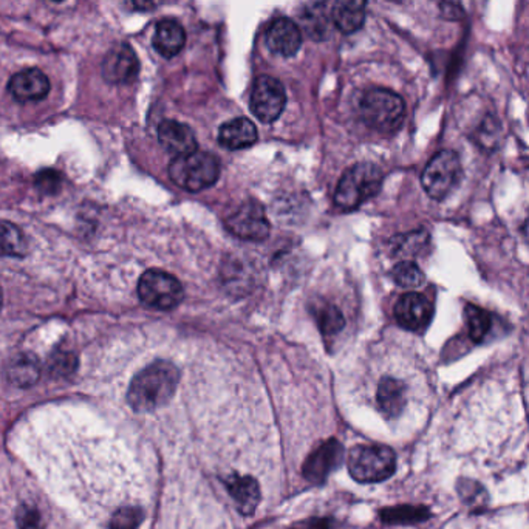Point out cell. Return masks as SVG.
Instances as JSON below:
<instances>
[{
	"mask_svg": "<svg viewBox=\"0 0 529 529\" xmlns=\"http://www.w3.org/2000/svg\"><path fill=\"white\" fill-rule=\"evenodd\" d=\"M225 486L228 489V494L237 505L238 511L244 515H253L262 500V491L260 485L255 478L249 476H240L233 474L225 480Z\"/></svg>",
	"mask_w": 529,
	"mask_h": 529,
	"instance_id": "obj_16",
	"label": "cell"
},
{
	"mask_svg": "<svg viewBox=\"0 0 529 529\" xmlns=\"http://www.w3.org/2000/svg\"><path fill=\"white\" fill-rule=\"evenodd\" d=\"M332 19L342 33H355L364 25L365 0H336Z\"/></svg>",
	"mask_w": 529,
	"mask_h": 529,
	"instance_id": "obj_20",
	"label": "cell"
},
{
	"mask_svg": "<svg viewBox=\"0 0 529 529\" xmlns=\"http://www.w3.org/2000/svg\"><path fill=\"white\" fill-rule=\"evenodd\" d=\"M342 460V446L336 439H330L319 446L303 463V476L308 482L323 483Z\"/></svg>",
	"mask_w": 529,
	"mask_h": 529,
	"instance_id": "obj_12",
	"label": "cell"
},
{
	"mask_svg": "<svg viewBox=\"0 0 529 529\" xmlns=\"http://www.w3.org/2000/svg\"><path fill=\"white\" fill-rule=\"evenodd\" d=\"M27 253V240L21 229L10 222H0V255H21Z\"/></svg>",
	"mask_w": 529,
	"mask_h": 529,
	"instance_id": "obj_23",
	"label": "cell"
},
{
	"mask_svg": "<svg viewBox=\"0 0 529 529\" xmlns=\"http://www.w3.org/2000/svg\"><path fill=\"white\" fill-rule=\"evenodd\" d=\"M382 172L371 163H360L345 170L341 177L334 203L342 211L358 209L365 201L375 197L382 186Z\"/></svg>",
	"mask_w": 529,
	"mask_h": 529,
	"instance_id": "obj_2",
	"label": "cell"
},
{
	"mask_svg": "<svg viewBox=\"0 0 529 529\" xmlns=\"http://www.w3.org/2000/svg\"><path fill=\"white\" fill-rule=\"evenodd\" d=\"M53 2H63V0H53Z\"/></svg>",
	"mask_w": 529,
	"mask_h": 529,
	"instance_id": "obj_34",
	"label": "cell"
},
{
	"mask_svg": "<svg viewBox=\"0 0 529 529\" xmlns=\"http://www.w3.org/2000/svg\"><path fill=\"white\" fill-rule=\"evenodd\" d=\"M381 517L386 524H417L429 517V511L419 506H398V508L382 511Z\"/></svg>",
	"mask_w": 529,
	"mask_h": 529,
	"instance_id": "obj_26",
	"label": "cell"
},
{
	"mask_svg": "<svg viewBox=\"0 0 529 529\" xmlns=\"http://www.w3.org/2000/svg\"><path fill=\"white\" fill-rule=\"evenodd\" d=\"M430 237L426 229L402 234L392 238V255L404 260L415 259L429 248Z\"/></svg>",
	"mask_w": 529,
	"mask_h": 529,
	"instance_id": "obj_21",
	"label": "cell"
},
{
	"mask_svg": "<svg viewBox=\"0 0 529 529\" xmlns=\"http://www.w3.org/2000/svg\"><path fill=\"white\" fill-rule=\"evenodd\" d=\"M41 376V362L32 353H24L13 360L8 369L10 381L17 387H30Z\"/></svg>",
	"mask_w": 529,
	"mask_h": 529,
	"instance_id": "obj_22",
	"label": "cell"
},
{
	"mask_svg": "<svg viewBox=\"0 0 529 529\" xmlns=\"http://www.w3.org/2000/svg\"><path fill=\"white\" fill-rule=\"evenodd\" d=\"M78 365L76 356L69 351H59L52 358L50 362V370L53 371L54 375H69L74 371Z\"/></svg>",
	"mask_w": 529,
	"mask_h": 529,
	"instance_id": "obj_31",
	"label": "cell"
},
{
	"mask_svg": "<svg viewBox=\"0 0 529 529\" xmlns=\"http://www.w3.org/2000/svg\"><path fill=\"white\" fill-rule=\"evenodd\" d=\"M154 48L165 58H174L186 43L185 28L174 19H165L155 28Z\"/></svg>",
	"mask_w": 529,
	"mask_h": 529,
	"instance_id": "obj_19",
	"label": "cell"
},
{
	"mask_svg": "<svg viewBox=\"0 0 529 529\" xmlns=\"http://www.w3.org/2000/svg\"><path fill=\"white\" fill-rule=\"evenodd\" d=\"M302 43L301 30L294 22L281 17L271 24L266 32V45L271 52L281 56H293L299 52Z\"/></svg>",
	"mask_w": 529,
	"mask_h": 529,
	"instance_id": "obj_14",
	"label": "cell"
},
{
	"mask_svg": "<svg viewBox=\"0 0 529 529\" xmlns=\"http://www.w3.org/2000/svg\"><path fill=\"white\" fill-rule=\"evenodd\" d=\"M0 307H2V293H0Z\"/></svg>",
	"mask_w": 529,
	"mask_h": 529,
	"instance_id": "obj_33",
	"label": "cell"
},
{
	"mask_svg": "<svg viewBox=\"0 0 529 529\" xmlns=\"http://www.w3.org/2000/svg\"><path fill=\"white\" fill-rule=\"evenodd\" d=\"M347 466L356 482L380 483L395 472L397 457L387 446L360 445L350 450Z\"/></svg>",
	"mask_w": 529,
	"mask_h": 529,
	"instance_id": "obj_5",
	"label": "cell"
},
{
	"mask_svg": "<svg viewBox=\"0 0 529 529\" xmlns=\"http://www.w3.org/2000/svg\"><path fill=\"white\" fill-rule=\"evenodd\" d=\"M138 296L144 305L168 312L183 301L185 292L174 275L166 271L149 270L138 282Z\"/></svg>",
	"mask_w": 529,
	"mask_h": 529,
	"instance_id": "obj_6",
	"label": "cell"
},
{
	"mask_svg": "<svg viewBox=\"0 0 529 529\" xmlns=\"http://www.w3.org/2000/svg\"><path fill=\"white\" fill-rule=\"evenodd\" d=\"M226 226L236 237L244 240H264L270 236V222L259 201H245L226 220Z\"/></svg>",
	"mask_w": 529,
	"mask_h": 529,
	"instance_id": "obj_8",
	"label": "cell"
},
{
	"mask_svg": "<svg viewBox=\"0 0 529 529\" xmlns=\"http://www.w3.org/2000/svg\"><path fill=\"white\" fill-rule=\"evenodd\" d=\"M432 303L419 293H406L395 305V319L406 330L418 332L432 319Z\"/></svg>",
	"mask_w": 529,
	"mask_h": 529,
	"instance_id": "obj_11",
	"label": "cell"
},
{
	"mask_svg": "<svg viewBox=\"0 0 529 529\" xmlns=\"http://www.w3.org/2000/svg\"><path fill=\"white\" fill-rule=\"evenodd\" d=\"M170 180L189 192L203 191L216 185L220 175V161L209 152L175 157L169 166Z\"/></svg>",
	"mask_w": 529,
	"mask_h": 529,
	"instance_id": "obj_4",
	"label": "cell"
},
{
	"mask_svg": "<svg viewBox=\"0 0 529 529\" xmlns=\"http://www.w3.org/2000/svg\"><path fill=\"white\" fill-rule=\"evenodd\" d=\"M139 63L128 43H120L109 50L102 63V76L111 84H129L138 76Z\"/></svg>",
	"mask_w": 529,
	"mask_h": 529,
	"instance_id": "obj_10",
	"label": "cell"
},
{
	"mask_svg": "<svg viewBox=\"0 0 529 529\" xmlns=\"http://www.w3.org/2000/svg\"><path fill=\"white\" fill-rule=\"evenodd\" d=\"M16 522L19 529H47L43 514L30 503H22L17 508Z\"/></svg>",
	"mask_w": 529,
	"mask_h": 529,
	"instance_id": "obj_29",
	"label": "cell"
},
{
	"mask_svg": "<svg viewBox=\"0 0 529 529\" xmlns=\"http://www.w3.org/2000/svg\"><path fill=\"white\" fill-rule=\"evenodd\" d=\"M286 93L284 85L271 76H260L251 95V111L262 122H273L285 109Z\"/></svg>",
	"mask_w": 529,
	"mask_h": 529,
	"instance_id": "obj_9",
	"label": "cell"
},
{
	"mask_svg": "<svg viewBox=\"0 0 529 529\" xmlns=\"http://www.w3.org/2000/svg\"><path fill=\"white\" fill-rule=\"evenodd\" d=\"M218 141L229 150L246 149L257 141V129L248 118H236L220 128Z\"/></svg>",
	"mask_w": 529,
	"mask_h": 529,
	"instance_id": "obj_18",
	"label": "cell"
},
{
	"mask_svg": "<svg viewBox=\"0 0 529 529\" xmlns=\"http://www.w3.org/2000/svg\"><path fill=\"white\" fill-rule=\"evenodd\" d=\"M159 144L175 157L194 154L197 150L196 135L189 126L183 122L163 121L159 128Z\"/></svg>",
	"mask_w": 529,
	"mask_h": 529,
	"instance_id": "obj_15",
	"label": "cell"
},
{
	"mask_svg": "<svg viewBox=\"0 0 529 529\" xmlns=\"http://www.w3.org/2000/svg\"><path fill=\"white\" fill-rule=\"evenodd\" d=\"M465 321L469 336L476 342H482L483 339L486 338V334L489 333V330H491V316H489V313L485 312L480 307H476V305H472V303L465 307Z\"/></svg>",
	"mask_w": 529,
	"mask_h": 529,
	"instance_id": "obj_24",
	"label": "cell"
},
{
	"mask_svg": "<svg viewBox=\"0 0 529 529\" xmlns=\"http://www.w3.org/2000/svg\"><path fill=\"white\" fill-rule=\"evenodd\" d=\"M180 371L169 361L159 360L144 367L129 386L128 401L135 412H152L174 398Z\"/></svg>",
	"mask_w": 529,
	"mask_h": 529,
	"instance_id": "obj_1",
	"label": "cell"
},
{
	"mask_svg": "<svg viewBox=\"0 0 529 529\" xmlns=\"http://www.w3.org/2000/svg\"><path fill=\"white\" fill-rule=\"evenodd\" d=\"M460 177V157L452 150H441L426 166L421 185L430 198L443 200L456 188Z\"/></svg>",
	"mask_w": 529,
	"mask_h": 529,
	"instance_id": "obj_7",
	"label": "cell"
},
{
	"mask_svg": "<svg viewBox=\"0 0 529 529\" xmlns=\"http://www.w3.org/2000/svg\"><path fill=\"white\" fill-rule=\"evenodd\" d=\"M34 185L37 186L39 191L43 194H50L53 196L61 189L63 180H61V174L53 169L41 170L39 174L34 177Z\"/></svg>",
	"mask_w": 529,
	"mask_h": 529,
	"instance_id": "obj_30",
	"label": "cell"
},
{
	"mask_svg": "<svg viewBox=\"0 0 529 529\" xmlns=\"http://www.w3.org/2000/svg\"><path fill=\"white\" fill-rule=\"evenodd\" d=\"M406 386L395 378H382L376 390V404L386 418H398L406 408Z\"/></svg>",
	"mask_w": 529,
	"mask_h": 529,
	"instance_id": "obj_17",
	"label": "cell"
},
{
	"mask_svg": "<svg viewBox=\"0 0 529 529\" xmlns=\"http://www.w3.org/2000/svg\"><path fill=\"white\" fill-rule=\"evenodd\" d=\"M133 5L137 6L138 10L150 11L155 10L157 6L161 5L163 0H132Z\"/></svg>",
	"mask_w": 529,
	"mask_h": 529,
	"instance_id": "obj_32",
	"label": "cell"
},
{
	"mask_svg": "<svg viewBox=\"0 0 529 529\" xmlns=\"http://www.w3.org/2000/svg\"><path fill=\"white\" fill-rule=\"evenodd\" d=\"M143 517V509L139 506H121L111 515L109 529H138Z\"/></svg>",
	"mask_w": 529,
	"mask_h": 529,
	"instance_id": "obj_28",
	"label": "cell"
},
{
	"mask_svg": "<svg viewBox=\"0 0 529 529\" xmlns=\"http://www.w3.org/2000/svg\"><path fill=\"white\" fill-rule=\"evenodd\" d=\"M361 115L369 128L381 133L397 132L406 117L401 96L387 89H371L361 100Z\"/></svg>",
	"mask_w": 529,
	"mask_h": 529,
	"instance_id": "obj_3",
	"label": "cell"
},
{
	"mask_svg": "<svg viewBox=\"0 0 529 529\" xmlns=\"http://www.w3.org/2000/svg\"><path fill=\"white\" fill-rule=\"evenodd\" d=\"M392 279L398 286L409 288V290L418 288L426 281L423 271L419 270V266L413 264L412 260H402L399 264H395V268L392 270Z\"/></svg>",
	"mask_w": 529,
	"mask_h": 529,
	"instance_id": "obj_25",
	"label": "cell"
},
{
	"mask_svg": "<svg viewBox=\"0 0 529 529\" xmlns=\"http://www.w3.org/2000/svg\"><path fill=\"white\" fill-rule=\"evenodd\" d=\"M8 91L19 102H34L48 95L50 81L39 69H25L11 76Z\"/></svg>",
	"mask_w": 529,
	"mask_h": 529,
	"instance_id": "obj_13",
	"label": "cell"
},
{
	"mask_svg": "<svg viewBox=\"0 0 529 529\" xmlns=\"http://www.w3.org/2000/svg\"><path fill=\"white\" fill-rule=\"evenodd\" d=\"M316 321H318L319 330L322 332L323 336H333L344 329L345 319L339 308L334 307L332 303H325L322 307L318 308L316 312Z\"/></svg>",
	"mask_w": 529,
	"mask_h": 529,
	"instance_id": "obj_27",
	"label": "cell"
}]
</instances>
